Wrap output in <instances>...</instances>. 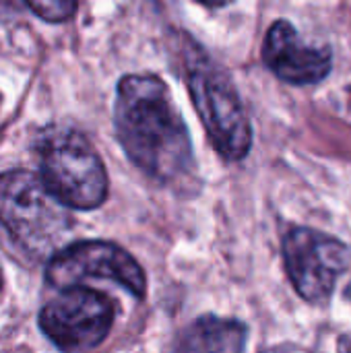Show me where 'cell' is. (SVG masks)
I'll return each instance as SVG.
<instances>
[{"instance_id": "1", "label": "cell", "mask_w": 351, "mask_h": 353, "mask_svg": "<svg viewBox=\"0 0 351 353\" xmlns=\"http://www.w3.org/2000/svg\"><path fill=\"white\" fill-rule=\"evenodd\" d=\"M114 124L130 161L157 182L174 184L194 172L188 128L159 77L128 74L118 83Z\"/></svg>"}, {"instance_id": "2", "label": "cell", "mask_w": 351, "mask_h": 353, "mask_svg": "<svg viewBox=\"0 0 351 353\" xmlns=\"http://www.w3.org/2000/svg\"><path fill=\"white\" fill-rule=\"evenodd\" d=\"M186 85L215 151L228 161H240L252 147V126L242 99L228 79L203 52L186 58Z\"/></svg>"}, {"instance_id": "3", "label": "cell", "mask_w": 351, "mask_h": 353, "mask_svg": "<svg viewBox=\"0 0 351 353\" xmlns=\"http://www.w3.org/2000/svg\"><path fill=\"white\" fill-rule=\"evenodd\" d=\"M39 176L66 207L89 211L108 196L106 168L91 143L77 130L56 128L41 141Z\"/></svg>"}, {"instance_id": "4", "label": "cell", "mask_w": 351, "mask_h": 353, "mask_svg": "<svg viewBox=\"0 0 351 353\" xmlns=\"http://www.w3.org/2000/svg\"><path fill=\"white\" fill-rule=\"evenodd\" d=\"M64 207L41 176L25 170L0 174V221L25 250H52L68 221Z\"/></svg>"}, {"instance_id": "5", "label": "cell", "mask_w": 351, "mask_h": 353, "mask_svg": "<svg viewBox=\"0 0 351 353\" xmlns=\"http://www.w3.org/2000/svg\"><path fill=\"white\" fill-rule=\"evenodd\" d=\"M114 302L83 285L60 290L39 312V327L46 337L66 352H85L97 347L114 325Z\"/></svg>"}, {"instance_id": "6", "label": "cell", "mask_w": 351, "mask_h": 353, "mask_svg": "<svg viewBox=\"0 0 351 353\" xmlns=\"http://www.w3.org/2000/svg\"><path fill=\"white\" fill-rule=\"evenodd\" d=\"M283 263L296 292L306 302L323 304L350 269V248L319 230L294 228L283 238Z\"/></svg>"}, {"instance_id": "7", "label": "cell", "mask_w": 351, "mask_h": 353, "mask_svg": "<svg viewBox=\"0 0 351 353\" xmlns=\"http://www.w3.org/2000/svg\"><path fill=\"white\" fill-rule=\"evenodd\" d=\"M46 279L56 290L81 285L87 279H106L143 298L147 279L141 265L120 246L101 240L74 242L58 250L46 269Z\"/></svg>"}, {"instance_id": "8", "label": "cell", "mask_w": 351, "mask_h": 353, "mask_svg": "<svg viewBox=\"0 0 351 353\" xmlns=\"http://www.w3.org/2000/svg\"><path fill=\"white\" fill-rule=\"evenodd\" d=\"M263 60L277 79L290 85H317L329 77L333 66L331 48L306 43L285 19L269 27L263 41Z\"/></svg>"}, {"instance_id": "9", "label": "cell", "mask_w": 351, "mask_h": 353, "mask_svg": "<svg viewBox=\"0 0 351 353\" xmlns=\"http://www.w3.org/2000/svg\"><path fill=\"white\" fill-rule=\"evenodd\" d=\"M246 347V327L238 321L199 319L178 343V350L184 352H242Z\"/></svg>"}, {"instance_id": "10", "label": "cell", "mask_w": 351, "mask_h": 353, "mask_svg": "<svg viewBox=\"0 0 351 353\" xmlns=\"http://www.w3.org/2000/svg\"><path fill=\"white\" fill-rule=\"evenodd\" d=\"M27 6L43 21L62 23L77 10V0H25Z\"/></svg>"}, {"instance_id": "11", "label": "cell", "mask_w": 351, "mask_h": 353, "mask_svg": "<svg viewBox=\"0 0 351 353\" xmlns=\"http://www.w3.org/2000/svg\"><path fill=\"white\" fill-rule=\"evenodd\" d=\"M21 0H0V21L10 19L12 14L19 12Z\"/></svg>"}, {"instance_id": "12", "label": "cell", "mask_w": 351, "mask_h": 353, "mask_svg": "<svg viewBox=\"0 0 351 353\" xmlns=\"http://www.w3.org/2000/svg\"><path fill=\"white\" fill-rule=\"evenodd\" d=\"M199 2H203L207 6H225V4H230L234 0H199Z\"/></svg>"}, {"instance_id": "13", "label": "cell", "mask_w": 351, "mask_h": 353, "mask_svg": "<svg viewBox=\"0 0 351 353\" xmlns=\"http://www.w3.org/2000/svg\"><path fill=\"white\" fill-rule=\"evenodd\" d=\"M350 108H351V89H350Z\"/></svg>"}, {"instance_id": "14", "label": "cell", "mask_w": 351, "mask_h": 353, "mask_svg": "<svg viewBox=\"0 0 351 353\" xmlns=\"http://www.w3.org/2000/svg\"><path fill=\"white\" fill-rule=\"evenodd\" d=\"M0 288H2V275H0Z\"/></svg>"}]
</instances>
